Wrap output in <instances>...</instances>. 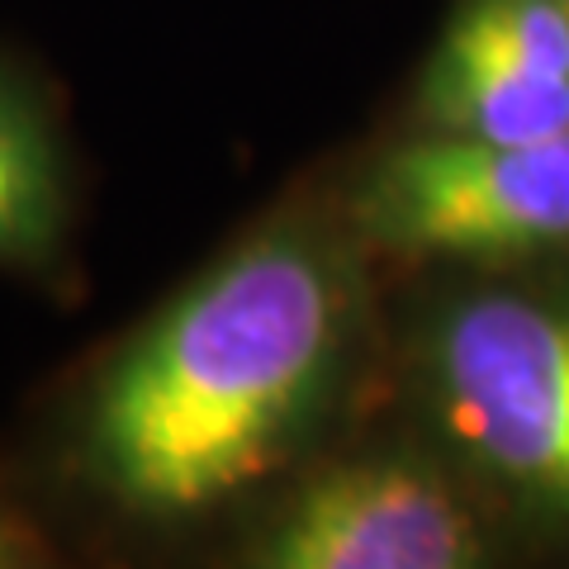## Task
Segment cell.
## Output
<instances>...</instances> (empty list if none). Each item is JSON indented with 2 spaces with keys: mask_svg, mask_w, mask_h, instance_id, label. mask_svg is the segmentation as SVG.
Returning a JSON list of instances; mask_svg holds the SVG:
<instances>
[{
  "mask_svg": "<svg viewBox=\"0 0 569 569\" xmlns=\"http://www.w3.org/2000/svg\"><path fill=\"white\" fill-rule=\"evenodd\" d=\"M489 560L479 518L427 460L385 451L328 466L266 522L261 569H470Z\"/></svg>",
  "mask_w": 569,
  "mask_h": 569,
  "instance_id": "obj_4",
  "label": "cell"
},
{
  "mask_svg": "<svg viewBox=\"0 0 569 569\" xmlns=\"http://www.w3.org/2000/svg\"><path fill=\"white\" fill-rule=\"evenodd\" d=\"M432 133H569V0H466L422 71Z\"/></svg>",
  "mask_w": 569,
  "mask_h": 569,
  "instance_id": "obj_5",
  "label": "cell"
},
{
  "mask_svg": "<svg viewBox=\"0 0 569 569\" xmlns=\"http://www.w3.org/2000/svg\"><path fill=\"white\" fill-rule=\"evenodd\" d=\"M67 171L43 104L0 67V266H43L62 242Z\"/></svg>",
  "mask_w": 569,
  "mask_h": 569,
  "instance_id": "obj_6",
  "label": "cell"
},
{
  "mask_svg": "<svg viewBox=\"0 0 569 569\" xmlns=\"http://www.w3.org/2000/svg\"><path fill=\"white\" fill-rule=\"evenodd\" d=\"M422 385L441 432L508 503L569 527V295H456L422 337Z\"/></svg>",
  "mask_w": 569,
  "mask_h": 569,
  "instance_id": "obj_2",
  "label": "cell"
},
{
  "mask_svg": "<svg viewBox=\"0 0 569 569\" xmlns=\"http://www.w3.org/2000/svg\"><path fill=\"white\" fill-rule=\"evenodd\" d=\"M24 560V541H20V531L10 527V518L0 512V569L6 565H20Z\"/></svg>",
  "mask_w": 569,
  "mask_h": 569,
  "instance_id": "obj_7",
  "label": "cell"
},
{
  "mask_svg": "<svg viewBox=\"0 0 569 569\" xmlns=\"http://www.w3.org/2000/svg\"><path fill=\"white\" fill-rule=\"evenodd\" d=\"M356 337V280L284 223L213 261L123 347L86 403V470L138 518H194L252 489L328 408Z\"/></svg>",
  "mask_w": 569,
  "mask_h": 569,
  "instance_id": "obj_1",
  "label": "cell"
},
{
  "mask_svg": "<svg viewBox=\"0 0 569 569\" xmlns=\"http://www.w3.org/2000/svg\"><path fill=\"white\" fill-rule=\"evenodd\" d=\"M380 252L413 261H522L569 247V133H432L380 157L351 194Z\"/></svg>",
  "mask_w": 569,
  "mask_h": 569,
  "instance_id": "obj_3",
  "label": "cell"
}]
</instances>
